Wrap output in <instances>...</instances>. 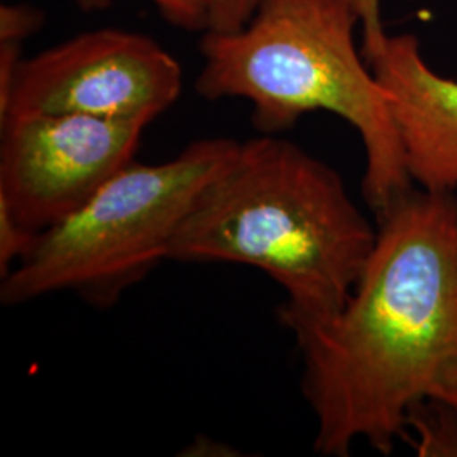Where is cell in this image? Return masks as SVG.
Masks as SVG:
<instances>
[{"label": "cell", "mask_w": 457, "mask_h": 457, "mask_svg": "<svg viewBox=\"0 0 457 457\" xmlns=\"http://www.w3.org/2000/svg\"><path fill=\"white\" fill-rule=\"evenodd\" d=\"M143 122L82 114H11L0 120V202L41 234L77 212L134 162Z\"/></svg>", "instance_id": "cell-6"}, {"label": "cell", "mask_w": 457, "mask_h": 457, "mask_svg": "<svg viewBox=\"0 0 457 457\" xmlns=\"http://www.w3.org/2000/svg\"><path fill=\"white\" fill-rule=\"evenodd\" d=\"M360 19L362 39H373L385 33L381 22V0H344Z\"/></svg>", "instance_id": "cell-13"}, {"label": "cell", "mask_w": 457, "mask_h": 457, "mask_svg": "<svg viewBox=\"0 0 457 457\" xmlns=\"http://www.w3.org/2000/svg\"><path fill=\"white\" fill-rule=\"evenodd\" d=\"M296 344L320 456L347 457L356 441L388 456L417 403L457 410L456 192L396 200L343 311Z\"/></svg>", "instance_id": "cell-1"}, {"label": "cell", "mask_w": 457, "mask_h": 457, "mask_svg": "<svg viewBox=\"0 0 457 457\" xmlns=\"http://www.w3.org/2000/svg\"><path fill=\"white\" fill-rule=\"evenodd\" d=\"M260 0H207V31L228 33L243 28Z\"/></svg>", "instance_id": "cell-12"}, {"label": "cell", "mask_w": 457, "mask_h": 457, "mask_svg": "<svg viewBox=\"0 0 457 457\" xmlns=\"http://www.w3.org/2000/svg\"><path fill=\"white\" fill-rule=\"evenodd\" d=\"M45 22V14L29 4H2L0 41L26 43Z\"/></svg>", "instance_id": "cell-11"}, {"label": "cell", "mask_w": 457, "mask_h": 457, "mask_svg": "<svg viewBox=\"0 0 457 457\" xmlns=\"http://www.w3.org/2000/svg\"><path fill=\"white\" fill-rule=\"evenodd\" d=\"M361 53L392 102L410 179L428 192H457V82L425 63L411 34L362 39Z\"/></svg>", "instance_id": "cell-7"}, {"label": "cell", "mask_w": 457, "mask_h": 457, "mask_svg": "<svg viewBox=\"0 0 457 457\" xmlns=\"http://www.w3.org/2000/svg\"><path fill=\"white\" fill-rule=\"evenodd\" d=\"M376 236L332 166L262 134L202 190L168 260L262 270L285 292L279 322L300 339L343 311Z\"/></svg>", "instance_id": "cell-2"}, {"label": "cell", "mask_w": 457, "mask_h": 457, "mask_svg": "<svg viewBox=\"0 0 457 457\" xmlns=\"http://www.w3.org/2000/svg\"><path fill=\"white\" fill-rule=\"evenodd\" d=\"M239 145L205 137L163 163L126 164L77 212L39 234L31 253L2 278V303L70 292L98 309L112 307L170 258L196 198Z\"/></svg>", "instance_id": "cell-4"}, {"label": "cell", "mask_w": 457, "mask_h": 457, "mask_svg": "<svg viewBox=\"0 0 457 457\" xmlns=\"http://www.w3.org/2000/svg\"><path fill=\"white\" fill-rule=\"evenodd\" d=\"M181 66L146 34L102 28L19 66L0 120L11 114H82L149 126L180 97Z\"/></svg>", "instance_id": "cell-5"}, {"label": "cell", "mask_w": 457, "mask_h": 457, "mask_svg": "<svg viewBox=\"0 0 457 457\" xmlns=\"http://www.w3.org/2000/svg\"><path fill=\"white\" fill-rule=\"evenodd\" d=\"M356 26L344 0H260L243 28L205 31L195 92L247 100L262 134L288 131L317 111L339 115L360 134L362 195L379 219L415 187L392 102L356 46Z\"/></svg>", "instance_id": "cell-3"}, {"label": "cell", "mask_w": 457, "mask_h": 457, "mask_svg": "<svg viewBox=\"0 0 457 457\" xmlns=\"http://www.w3.org/2000/svg\"><path fill=\"white\" fill-rule=\"evenodd\" d=\"M85 12L107 9L112 0H71ZM166 22L183 31H207V0H149Z\"/></svg>", "instance_id": "cell-9"}, {"label": "cell", "mask_w": 457, "mask_h": 457, "mask_svg": "<svg viewBox=\"0 0 457 457\" xmlns=\"http://www.w3.org/2000/svg\"><path fill=\"white\" fill-rule=\"evenodd\" d=\"M409 430L419 441L413 447L419 456H457V410L447 403L425 400L409 413Z\"/></svg>", "instance_id": "cell-8"}, {"label": "cell", "mask_w": 457, "mask_h": 457, "mask_svg": "<svg viewBox=\"0 0 457 457\" xmlns=\"http://www.w3.org/2000/svg\"><path fill=\"white\" fill-rule=\"evenodd\" d=\"M39 234L22 226L11 212V209L0 202V275L7 277L19 262L33 249Z\"/></svg>", "instance_id": "cell-10"}]
</instances>
